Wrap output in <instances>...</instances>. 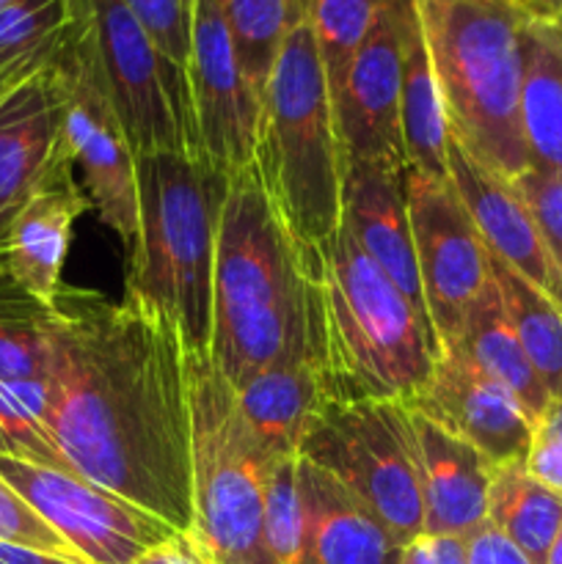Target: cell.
<instances>
[{"label":"cell","instance_id":"6da1fadb","mask_svg":"<svg viewBox=\"0 0 562 564\" xmlns=\"http://www.w3.org/2000/svg\"><path fill=\"white\" fill-rule=\"evenodd\" d=\"M53 308L47 424L66 468L191 532V383L180 328L127 292L61 286Z\"/></svg>","mask_w":562,"mask_h":564},{"label":"cell","instance_id":"7a4b0ae2","mask_svg":"<svg viewBox=\"0 0 562 564\" xmlns=\"http://www.w3.org/2000/svg\"><path fill=\"white\" fill-rule=\"evenodd\" d=\"M317 328V290L306 253L275 218L257 171L248 165L226 180L209 358L231 389H242Z\"/></svg>","mask_w":562,"mask_h":564},{"label":"cell","instance_id":"3957f363","mask_svg":"<svg viewBox=\"0 0 562 564\" xmlns=\"http://www.w3.org/2000/svg\"><path fill=\"white\" fill-rule=\"evenodd\" d=\"M306 259L317 290L325 400H411L439 361L433 325L345 224Z\"/></svg>","mask_w":562,"mask_h":564},{"label":"cell","instance_id":"277c9868","mask_svg":"<svg viewBox=\"0 0 562 564\" xmlns=\"http://www.w3.org/2000/svg\"><path fill=\"white\" fill-rule=\"evenodd\" d=\"M450 138L505 180L529 171L521 132L523 28L516 0H413Z\"/></svg>","mask_w":562,"mask_h":564},{"label":"cell","instance_id":"5b68a950","mask_svg":"<svg viewBox=\"0 0 562 564\" xmlns=\"http://www.w3.org/2000/svg\"><path fill=\"white\" fill-rule=\"evenodd\" d=\"M136 180L138 235L125 292L169 314L191 356H209L226 176L202 158L158 152L136 158Z\"/></svg>","mask_w":562,"mask_h":564},{"label":"cell","instance_id":"8992f818","mask_svg":"<svg viewBox=\"0 0 562 564\" xmlns=\"http://www.w3.org/2000/svg\"><path fill=\"white\" fill-rule=\"evenodd\" d=\"M253 171L295 246H323L342 224V152L312 25L298 22L259 102Z\"/></svg>","mask_w":562,"mask_h":564},{"label":"cell","instance_id":"52a82bcc","mask_svg":"<svg viewBox=\"0 0 562 564\" xmlns=\"http://www.w3.org/2000/svg\"><path fill=\"white\" fill-rule=\"evenodd\" d=\"M191 534L213 564H273L264 545V488L279 457L264 449L209 356L187 352Z\"/></svg>","mask_w":562,"mask_h":564},{"label":"cell","instance_id":"ba28073f","mask_svg":"<svg viewBox=\"0 0 562 564\" xmlns=\"http://www.w3.org/2000/svg\"><path fill=\"white\" fill-rule=\"evenodd\" d=\"M298 455L345 485L400 545L424 532L419 449L406 402L325 400Z\"/></svg>","mask_w":562,"mask_h":564},{"label":"cell","instance_id":"9c48e42d","mask_svg":"<svg viewBox=\"0 0 562 564\" xmlns=\"http://www.w3.org/2000/svg\"><path fill=\"white\" fill-rule=\"evenodd\" d=\"M69 11L91 42L136 158L158 152L202 158L187 75L154 47L132 11L121 0H69Z\"/></svg>","mask_w":562,"mask_h":564},{"label":"cell","instance_id":"30bf717a","mask_svg":"<svg viewBox=\"0 0 562 564\" xmlns=\"http://www.w3.org/2000/svg\"><path fill=\"white\" fill-rule=\"evenodd\" d=\"M50 72L61 99V141L80 171L83 191L99 220L130 251L138 235L136 152L110 102L91 42L75 17Z\"/></svg>","mask_w":562,"mask_h":564},{"label":"cell","instance_id":"8fae6325","mask_svg":"<svg viewBox=\"0 0 562 564\" xmlns=\"http://www.w3.org/2000/svg\"><path fill=\"white\" fill-rule=\"evenodd\" d=\"M0 477L88 564H132L176 534L158 516L77 474L0 452Z\"/></svg>","mask_w":562,"mask_h":564},{"label":"cell","instance_id":"7c38bea8","mask_svg":"<svg viewBox=\"0 0 562 564\" xmlns=\"http://www.w3.org/2000/svg\"><path fill=\"white\" fill-rule=\"evenodd\" d=\"M406 196L424 303L441 350L461 336L468 308L490 284L488 248L450 180L408 165Z\"/></svg>","mask_w":562,"mask_h":564},{"label":"cell","instance_id":"4fadbf2b","mask_svg":"<svg viewBox=\"0 0 562 564\" xmlns=\"http://www.w3.org/2000/svg\"><path fill=\"white\" fill-rule=\"evenodd\" d=\"M187 83L202 158L229 180L253 160L259 97L242 75L215 0H193Z\"/></svg>","mask_w":562,"mask_h":564},{"label":"cell","instance_id":"5bb4252c","mask_svg":"<svg viewBox=\"0 0 562 564\" xmlns=\"http://www.w3.org/2000/svg\"><path fill=\"white\" fill-rule=\"evenodd\" d=\"M406 9L408 0H391L380 11L334 99L342 165L350 160L408 165L400 121Z\"/></svg>","mask_w":562,"mask_h":564},{"label":"cell","instance_id":"9a60e30c","mask_svg":"<svg viewBox=\"0 0 562 564\" xmlns=\"http://www.w3.org/2000/svg\"><path fill=\"white\" fill-rule=\"evenodd\" d=\"M406 405L472 444L490 466L527 460L534 438L529 413L505 386L452 347L439 352L428 383Z\"/></svg>","mask_w":562,"mask_h":564},{"label":"cell","instance_id":"2e32d148","mask_svg":"<svg viewBox=\"0 0 562 564\" xmlns=\"http://www.w3.org/2000/svg\"><path fill=\"white\" fill-rule=\"evenodd\" d=\"M91 209L69 152L61 141L58 154L42 182L20 204L0 237V270L14 284L53 306L61 292V270L69 251L75 220Z\"/></svg>","mask_w":562,"mask_h":564},{"label":"cell","instance_id":"e0dca14e","mask_svg":"<svg viewBox=\"0 0 562 564\" xmlns=\"http://www.w3.org/2000/svg\"><path fill=\"white\" fill-rule=\"evenodd\" d=\"M406 169L408 165L367 160H350L342 165V224L350 229L361 251L400 286L402 295L430 323L408 218Z\"/></svg>","mask_w":562,"mask_h":564},{"label":"cell","instance_id":"ac0fdd59","mask_svg":"<svg viewBox=\"0 0 562 564\" xmlns=\"http://www.w3.org/2000/svg\"><path fill=\"white\" fill-rule=\"evenodd\" d=\"M450 182L477 226L485 248L562 306V284L549 262L538 224L510 180L479 165L450 138Z\"/></svg>","mask_w":562,"mask_h":564},{"label":"cell","instance_id":"d6986e66","mask_svg":"<svg viewBox=\"0 0 562 564\" xmlns=\"http://www.w3.org/2000/svg\"><path fill=\"white\" fill-rule=\"evenodd\" d=\"M237 405L264 449L275 457L298 455L303 433L325 402V356L317 334L298 339L242 389Z\"/></svg>","mask_w":562,"mask_h":564},{"label":"cell","instance_id":"ffe728a7","mask_svg":"<svg viewBox=\"0 0 562 564\" xmlns=\"http://www.w3.org/2000/svg\"><path fill=\"white\" fill-rule=\"evenodd\" d=\"M411 424L419 449L424 532L468 538L488 521L494 466L472 444L413 411Z\"/></svg>","mask_w":562,"mask_h":564},{"label":"cell","instance_id":"44dd1931","mask_svg":"<svg viewBox=\"0 0 562 564\" xmlns=\"http://www.w3.org/2000/svg\"><path fill=\"white\" fill-rule=\"evenodd\" d=\"M61 149V99L42 69L0 99V237Z\"/></svg>","mask_w":562,"mask_h":564},{"label":"cell","instance_id":"7402d4cb","mask_svg":"<svg viewBox=\"0 0 562 564\" xmlns=\"http://www.w3.org/2000/svg\"><path fill=\"white\" fill-rule=\"evenodd\" d=\"M303 549L298 564H397L389 529L345 485L301 457Z\"/></svg>","mask_w":562,"mask_h":564},{"label":"cell","instance_id":"603a6c76","mask_svg":"<svg viewBox=\"0 0 562 564\" xmlns=\"http://www.w3.org/2000/svg\"><path fill=\"white\" fill-rule=\"evenodd\" d=\"M521 132L529 169L562 174V22L532 14L523 28Z\"/></svg>","mask_w":562,"mask_h":564},{"label":"cell","instance_id":"cb8c5ba5","mask_svg":"<svg viewBox=\"0 0 562 564\" xmlns=\"http://www.w3.org/2000/svg\"><path fill=\"white\" fill-rule=\"evenodd\" d=\"M402 147L411 169L435 180H450V127L444 99L435 80L433 61L424 42L417 6L408 0L406 31H402V88H400Z\"/></svg>","mask_w":562,"mask_h":564},{"label":"cell","instance_id":"d4e9b609","mask_svg":"<svg viewBox=\"0 0 562 564\" xmlns=\"http://www.w3.org/2000/svg\"><path fill=\"white\" fill-rule=\"evenodd\" d=\"M446 347L466 356L474 367L483 369L488 378L505 386L521 402L529 419L538 424L540 413L545 411L551 397L543 389V383H540L538 372L532 369L516 330H512L510 317H507L505 306H501L499 290L494 284V275H490V284L485 286L483 295L468 308L461 336Z\"/></svg>","mask_w":562,"mask_h":564},{"label":"cell","instance_id":"484cf974","mask_svg":"<svg viewBox=\"0 0 562 564\" xmlns=\"http://www.w3.org/2000/svg\"><path fill=\"white\" fill-rule=\"evenodd\" d=\"M488 521L512 540L532 564H545L562 529V496L529 474L527 460L494 466Z\"/></svg>","mask_w":562,"mask_h":564},{"label":"cell","instance_id":"4316f807","mask_svg":"<svg viewBox=\"0 0 562 564\" xmlns=\"http://www.w3.org/2000/svg\"><path fill=\"white\" fill-rule=\"evenodd\" d=\"M490 275L512 330L551 400H562V306L488 251Z\"/></svg>","mask_w":562,"mask_h":564},{"label":"cell","instance_id":"83f0119b","mask_svg":"<svg viewBox=\"0 0 562 564\" xmlns=\"http://www.w3.org/2000/svg\"><path fill=\"white\" fill-rule=\"evenodd\" d=\"M240 69L262 102L281 47L306 17L303 0H215Z\"/></svg>","mask_w":562,"mask_h":564},{"label":"cell","instance_id":"f1b7e54d","mask_svg":"<svg viewBox=\"0 0 562 564\" xmlns=\"http://www.w3.org/2000/svg\"><path fill=\"white\" fill-rule=\"evenodd\" d=\"M53 334L55 308L0 270V380L47 378Z\"/></svg>","mask_w":562,"mask_h":564},{"label":"cell","instance_id":"f546056e","mask_svg":"<svg viewBox=\"0 0 562 564\" xmlns=\"http://www.w3.org/2000/svg\"><path fill=\"white\" fill-rule=\"evenodd\" d=\"M69 22V0H9L0 6V72L25 80L47 69Z\"/></svg>","mask_w":562,"mask_h":564},{"label":"cell","instance_id":"4dcf8cb0","mask_svg":"<svg viewBox=\"0 0 562 564\" xmlns=\"http://www.w3.org/2000/svg\"><path fill=\"white\" fill-rule=\"evenodd\" d=\"M389 3L391 0H303L306 22L323 58L331 102L339 97L358 47Z\"/></svg>","mask_w":562,"mask_h":564},{"label":"cell","instance_id":"1f68e13d","mask_svg":"<svg viewBox=\"0 0 562 564\" xmlns=\"http://www.w3.org/2000/svg\"><path fill=\"white\" fill-rule=\"evenodd\" d=\"M264 545L273 564H298L303 549L301 455L279 457L264 488Z\"/></svg>","mask_w":562,"mask_h":564},{"label":"cell","instance_id":"d6a6232c","mask_svg":"<svg viewBox=\"0 0 562 564\" xmlns=\"http://www.w3.org/2000/svg\"><path fill=\"white\" fill-rule=\"evenodd\" d=\"M132 11L154 47L187 75L191 61V6L185 0H121Z\"/></svg>","mask_w":562,"mask_h":564},{"label":"cell","instance_id":"836d02e7","mask_svg":"<svg viewBox=\"0 0 562 564\" xmlns=\"http://www.w3.org/2000/svg\"><path fill=\"white\" fill-rule=\"evenodd\" d=\"M0 543L25 545V549L47 551V554L69 556V560H80L72 551V545L28 505L25 496L20 490L11 488L3 477H0Z\"/></svg>","mask_w":562,"mask_h":564},{"label":"cell","instance_id":"e575fe53","mask_svg":"<svg viewBox=\"0 0 562 564\" xmlns=\"http://www.w3.org/2000/svg\"><path fill=\"white\" fill-rule=\"evenodd\" d=\"M512 185L527 202L551 268L562 284V174H543V171L529 169L518 180H512Z\"/></svg>","mask_w":562,"mask_h":564},{"label":"cell","instance_id":"d590c367","mask_svg":"<svg viewBox=\"0 0 562 564\" xmlns=\"http://www.w3.org/2000/svg\"><path fill=\"white\" fill-rule=\"evenodd\" d=\"M466 564H532L529 556L490 521L466 538Z\"/></svg>","mask_w":562,"mask_h":564},{"label":"cell","instance_id":"8d00e7d4","mask_svg":"<svg viewBox=\"0 0 562 564\" xmlns=\"http://www.w3.org/2000/svg\"><path fill=\"white\" fill-rule=\"evenodd\" d=\"M397 564H466V538L422 532L402 545Z\"/></svg>","mask_w":562,"mask_h":564},{"label":"cell","instance_id":"74e56055","mask_svg":"<svg viewBox=\"0 0 562 564\" xmlns=\"http://www.w3.org/2000/svg\"><path fill=\"white\" fill-rule=\"evenodd\" d=\"M527 468L538 482L562 496V438L534 430L532 446L527 455Z\"/></svg>","mask_w":562,"mask_h":564},{"label":"cell","instance_id":"f35d334b","mask_svg":"<svg viewBox=\"0 0 562 564\" xmlns=\"http://www.w3.org/2000/svg\"><path fill=\"white\" fill-rule=\"evenodd\" d=\"M132 564H213L191 532H176Z\"/></svg>","mask_w":562,"mask_h":564},{"label":"cell","instance_id":"ab89813d","mask_svg":"<svg viewBox=\"0 0 562 564\" xmlns=\"http://www.w3.org/2000/svg\"><path fill=\"white\" fill-rule=\"evenodd\" d=\"M0 564H88L83 560H69V556L47 554V551L25 549V545L0 543Z\"/></svg>","mask_w":562,"mask_h":564},{"label":"cell","instance_id":"60d3db41","mask_svg":"<svg viewBox=\"0 0 562 564\" xmlns=\"http://www.w3.org/2000/svg\"><path fill=\"white\" fill-rule=\"evenodd\" d=\"M534 430L545 435H554V438H562V400H551L549 405H545V411L540 413Z\"/></svg>","mask_w":562,"mask_h":564},{"label":"cell","instance_id":"b9f144b4","mask_svg":"<svg viewBox=\"0 0 562 564\" xmlns=\"http://www.w3.org/2000/svg\"><path fill=\"white\" fill-rule=\"evenodd\" d=\"M527 14L540 17V20L562 22V0H516Z\"/></svg>","mask_w":562,"mask_h":564},{"label":"cell","instance_id":"7bdbcfd3","mask_svg":"<svg viewBox=\"0 0 562 564\" xmlns=\"http://www.w3.org/2000/svg\"><path fill=\"white\" fill-rule=\"evenodd\" d=\"M545 564H562V529H560V534H556L554 545H551L549 556H545Z\"/></svg>","mask_w":562,"mask_h":564},{"label":"cell","instance_id":"ee69618b","mask_svg":"<svg viewBox=\"0 0 562 564\" xmlns=\"http://www.w3.org/2000/svg\"><path fill=\"white\" fill-rule=\"evenodd\" d=\"M17 83H20V77L9 75V72H0V99H3L6 94L17 86Z\"/></svg>","mask_w":562,"mask_h":564},{"label":"cell","instance_id":"f6af8a7d","mask_svg":"<svg viewBox=\"0 0 562 564\" xmlns=\"http://www.w3.org/2000/svg\"><path fill=\"white\" fill-rule=\"evenodd\" d=\"M185 3H187V6H191V9H193V0H185Z\"/></svg>","mask_w":562,"mask_h":564},{"label":"cell","instance_id":"bcb514c9","mask_svg":"<svg viewBox=\"0 0 562 564\" xmlns=\"http://www.w3.org/2000/svg\"><path fill=\"white\" fill-rule=\"evenodd\" d=\"M3 3H9V0H0V6H3Z\"/></svg>","mask_w":562,"mask_h":564}]
</instances>
